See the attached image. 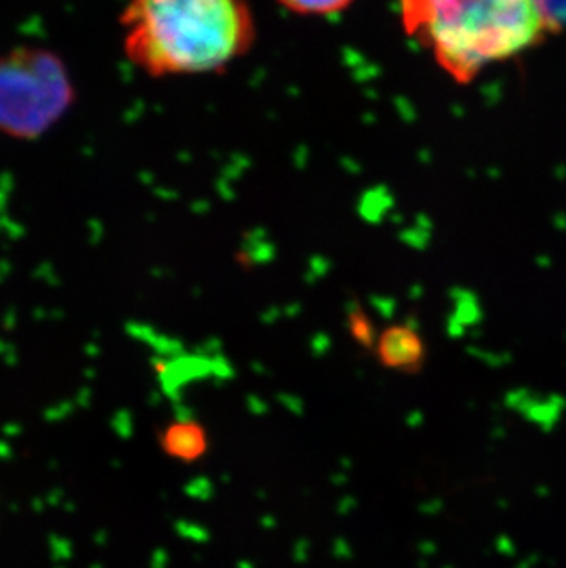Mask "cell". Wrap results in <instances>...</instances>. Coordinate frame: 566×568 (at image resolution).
Listing matches in <instances>:
<instances>
[{"instance_id": "obj_6", "label": "cell", "mask_w": 566, "mask_h": 568, "mask_svg": "<svg viewBox=\"0 0 566 568\" xmlns=\"http://www.w3.org/2000/svg\"><path fill=\"white\" fill-rule=\"evenodd\" d=\"M283 8H287L299 16H333L346 10L353 0H279Z\"/></svg>"}, {"instance_id": "obj_1", "label": "cell", "mask_w": 566, "mask_h": 568, "mask_svg": "<svg viewBox=\"0 0 566 568\" xmlns=\"http://www.w3.org/2000/svg\"><path fill=\"white\" fill-rule=\"evenodd\" d=\"M120 22L128 60L153 78L218 72L256 38L245 0H131Z\"/></svg>"}, {"instance_id": "obj_3", "label": "cell", "mask_w": 566, "mask_h": 568, "mask_svg": "<svg viewBox=\"0 0 566 568\" xmlns=\"http://www.w3.org/2000/svg\"><path fill=\"white\" fill-rule=\"evenodd\" d=\"M74 83L52 50L17 47L0 55V134L36 140L69 113Z\"/></svg>"}, {"instance_id": "obj_5", "label": "cell", "mask_w": 566, "mask_h": 568, "mask_svg": "<svg viewBox=\"0 0 566 568\" xmlns=\"http://www.w3.org/2000/svg\"><path fill=\"white\" fill-rule=\"evenodd\" d=\"M162 447L176 460L195 462L209 450V435L198 422H175L162 435Z\"/></svg>"}, {"instance_id": "obj_7", "label": "cell", "mask_w": 566, "mask_h": 568, "mask_svg": "<svg viewBox=\"0 0 566 568\" xmlns=\"http://www.w3.org/2000/svg\"><path fill=\"white\" fill-rule=\"evenodd\" d=\"M350 329H352V335L355 337V341H358V344H363L366 348L374 344L375 337L372 326H370V322L361 313L350 318Z\"/></svg>"}, {"instance_id": "obj_2", "label": "cell", "mask_w": 566, "mask_h": 568, "mask_svg": "<svg viewBox=\"0 0 566 568\" xmlns=\"http://www.w3.org/2000/svg\"><path fill=\"white\" fill-rule=\"evenodd\" d=\"M401 22L458 83L523 54L556 27L543 0H401Z\"/></svg>"}, {"instance_id": "obj_4", "label": "cell", "mask_w": 566, "mask_h": 568, "mask_svg": "<svg viewBox=\"0 0 566 568\" xmlns=\"http://www.w3.org/2000/svg\"><path fill=\"white\" fill-rule=\"evenodd\" d=\"M381 365L400 374H417L427 363L423 338L408 326L388 327L375 344Z\"/></svg>"}]
</instances>
